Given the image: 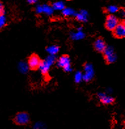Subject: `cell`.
<instances>
[{"mask_svg":"<svg viewBox=\"0 0 125 129\" xmlns=\"http://www.w3.org/2000/svg\"><path fill=\"white\" fill-rule=\"evenodd\" d=\"M61 12H62V15L65 17L74 16L75 15V13H76L75 10L73 9L72 8H70V7H65Z\"/></svg>","mask_w":125,"mask_h":129,"instance_id":"2e32d148","label":"cell"},{"mask_svg":"<svg viewBox=\"0 0 125 129\" xmlns=\"http://www.w3.org/2000/svg\"><path fill=\"white\" fill-rule=\"evenodd\" d=\"M119 7L117 6V5H109V6L107 7V12L109 13V14H115V13L119 12Z\"/></svg>","mask_w":125,"mask_h":129,"instance_id":"d6986e66","label":"cell"},{"mask_svg":"<svg viewBox=\"0 0 125 129\" xmlns=\"http://www.w3.org/2000/svg\"><path fill=\"white\" fill-rule=\"evenodd\" d=\"M44 126H45V124H43L41 122H38V123H36L34 125V128H43Z\"/></svg>","mask_w":125,"mask_h":129,"instance_id":"7402d4cb","label":"cell"},{"mask_svg":"<svg viewBox=\"0 0 125 129\" xmlns=\"http://www.w3.org/2000/svg\"><path fill=\"white\" fill-rule=\"evenodd\" d=\"M77 21L80 22H87L89 18V15L88 13L86 10H81L78 13H75V15L74 16Z\"/></svg>","mask_w":125,"mask_h":129,"instance_id":"8fae6325","label":"cell"},{"mask_svg":"<svg viewBox=\"0 0 125 129\" xmlns=\"http://www.w3.org/2000/svg\"><path fill=\"white\" fill-rule=\"evenodd\" d=\"M18 69L19 72L22 74H26L28 72L29 70V68L28 66V64L27 62H25L24 61L19 62L18 65Z\"/></svg>","mask_w":125,"mask_h":129,"instance_id":"9a60e30c","label":"cell"},{"mask_svg":"<svg viewBox=\"0 0 125 129\" xmlns=\"http://www.w3.org/2000/svg\"><path fill=\"white\" fill-rule=\"evenodd\" d=\"M106 42L102 38H98L94 43V48L97 52H103L106 47Z\"/></svg>","mask_w":125,"mask_h":129,"instance_id":"7c38bea8","label":"cell"},{"mask_svg":"<svg viewBox=\"0 0 125 129\" xmlns=\"http://www.w3.org/2000/svg\"><path fill=\"white\" fill-rule=\"evenodd\" d=\"M119 15L121 18H124L125 17V11L124 9H121L119 11Z\"/></svg>","mask_w":125,"mask_h":129,"instance_id":"cb8c5ba5","label":"cell"},{"mask_svg":"<svg viewBox=\"0 0 125 129\" xmlns=\"http://www.w3.org/2000/svg\"><path fill=\"white\" fill-rule=\"evenodd\" d=\"M113 35L117 38H124L125 37V24L124 22H119L115 29L113 30Z\"/></svg>","mask_w":125,"mask_h":129,"instance_id":"9c48e42d","label":"cell"},{"mask_svg":"<svg viewBox=\"0 0 125 129\" xmlns=\"http://www.w3.org/2000/svg\"><path fill=\"white\" fill-rule=\"evenodd\" d=\"M52 7L54 11H62V10L66 7L65 3L61 1L54 2L52 5Z\"/></svg>","mask_w":125,"mask_h":129,"instance_id":"e0dca14e","label":"cell"},{"mask_svg":"<svg viewBox=\"0 0 125 129\" xmlns=\"http://www.w3.org/2000/svg\"><path fill=\"white\" fill-rule=\"evenodd\" d=\"M94 70L92 64L86 63L84 66V73H83V81L88 83L92 80L94 77Z\"/></svg>","mask_w":125,"mask_h":129,"instance_id":"277c9868","label":"cell"},{"mask_svg":"<svg viewBox=\"0 0 125 129\" xmlns=\"http://www.w3.org/2000/svg\"><path fill=\"white\" fill-rule=\"evenodd\" d=\"M41 60L40 58L36 54H32L29 58L28 61V64L30 70H36L39 68Z\"/></svg>","mask_w":125,"mask_h":129,"instance_id":"ba28073f","label":"cell"},{"mask_svg":"<svg viewBox=\"0 0 125 129\" xmlns=\"http://www.w3.org/2000/svg\"><path fill=\"white\" fill-rule=\"evenodd\" d=\"M56 63L59 68L63 69V70L66 73H70L73 70L71 59L69 56H61L58 60H56Z\"/></svg>","mask_w":125,"mask_h":129,"instance_id":"7a4b0ae2","label":"cell"},{"mask_svg":"<svg viewBox=\"0 0 125 129\" xmlns=\"http://www.w3.org/2000/svg\"><path fill=\"white\" fill-rule=\"evenodd\" d=\"M15 123L18 125H26L29 123L30 117L29 115L26 112H20L15 115L14 119Z\"/></svg>","mask_w":125,"mask_h":129,"instance_id":"8992f818","label":"cell"},{"mask_svg":"<svg viewBox=\"0 0 125 129\" xmlns=\"http://www.w3.org/2000/svg\"><path fill=\"white\" fill-rule=\"evenodd\" d=\"M100 102L104 105L112 104L115 102V99L107 92H99L97 95Z\"/></svg>","mask_w":125,"mask_h":129,"instance_id":"52a82bcc","label":"cell"},{"mask_svg":"<svg viewBox=\"0 0 125 129\" xmlns=\"http://www.w3.org/2000/svg\"><path fill=\"white\" fill-rule=\"evenodd\" d=\"M3 14H5V9L2 2H0V15H3Z\"/></svg>","mask_w":125,"mask_h":129,"instance_id":"603a6c76","label":"cell"},{"mask_svg":"<svg viewBox=\"0 0 125 129\" xmlns=\"http://www.w3.org/2000/svg\"><path fill=\"white\" fill-rule=\"evenodd\" d=\"M46 51L47 53L50 55H56L60 51V47L59 46L56 45H52L46 48Z\"/></svg>","mask_w":125,"mask_h":129,"instance_id":"4fadbf2b","label":"cell"},{"mask_svg":"<svg viewBox=\"0 0 125 129\" xmlns=\"http://www.w3.org/2000/svg\"><path fill=\"white\" fill-rule=\"evenodd\" d=\"M36 13L38 14V15H41L43 14V6L42 5H38L36 6Z\"/></svg>","mask_w":125,"mask_h":129,"instance_id":"44dd1931","label":"cell"},{"mask_svg":"<svg viewBox=\"0 0 125 129\" xmlns=\"http://www.w3.org/2000/svg\"><path fill=\"white\" fill-rule=\"evenodd\" d=\"M56 57L55 55H50L46 58L44 60H41L40 65L39 66V70L41 74L43 75H47L49 73L50 68L56 63Z\"/></svg>","mask_w":125,"mask_h":129,"instance_id":"6da1fadb","label":"cell"},{"mask_svg":"<svg viewBox=\"0 0 125 129\" xmlns=\"http://www.w3.org/2000/svg\"><path fill=\"white\" fill-rule=\"evenodd\" d=\"M6 22H7V18L5 14L0 15V28H3V26L6 24Z\"/></svg>","mask_w":125,"mask_h":129,"instance_id":"ffe728a7","label":"cell"},{"mask_svg":"<svg viewBox=\"0 0 125 129\" xmlns=\"http://www.w3.org/2000/svg\"><path fill=\"white\" fill-rule=\"evenodd\" d=\"M103 53L107 64H113L117 61V56L112 47L106 46V49L103 51Z\"/></svg>","mask_w":125,"mask_h":129,"instance_id":"3957f363","label":"cell"},{"mask_svg":"<svg viewBox=\"0 0 125 129\" xmlns=\"http://www.w3.org/2000/svg\"><path fill=\"white\" fill-rule=\"evenodd\" d=\"M38 0H27V2H28V3L29 4H31V5H33V4H35L38 2Z\"/></svg>","mask_w":125,"mask_h":129,"instance_id":"d4e9b609","label":"cell"},{"mask_svg":"<svg viewBox=\"0 0 125 129\" xmlns=\"http://www.w3.org/2000/svg\"><path fill=\"white\" fill-rule=\"evenodd\" d=\"M43 6V13L48 16H51L54 14V9L52 8V5L49 4H44Z\"/></svg>","mask_w":125,"mask_h":129,"instance_id":"5bb4252c","label":"cell"},{"mask_svg":"<svg viewBox=\"0 0 125 129\" xmlns=\"http://www.w3.org/2000/svg\"><path fill=\"white\" fill-rule=\"evenodd\" d=\"M74 81L76 83H81L83 81V72L81 71H77L74 75Z\"/></svg>","mask_w":125,"mask_h":129,"instance_id":"ac0fdd59","label":"cell"},{"mask_svg":"<svg viewBox=\"0 0 125 129\" xmlns=\"http://www.w3.org/2000/svg\"><path fill=\"white\" fill-rule=\"evenodd\" d=\"M86 34H84L81 27H79L75 31H73L70 34V38L73 41H80L84 39Z\"/></svg>","mask_w":125,"mask_h":129,"instance_id":"30bf717a","label":"cell"},{"mask_svg":"<svg viewBox=\"0 0 125 129\" xmlns=\"http://www.w3.org/2000/svg\"><path fill=\"white\" fill-rule=\"evenodd\" d=\"M119 23V18L113 14H110L107 16L105 22V26L106 29L109 31H113L117 24Z\"/></svg>","mask_w":125,"mask_h":129,"instance_id":"5b68a950","label":"cell"}]
</instances>
